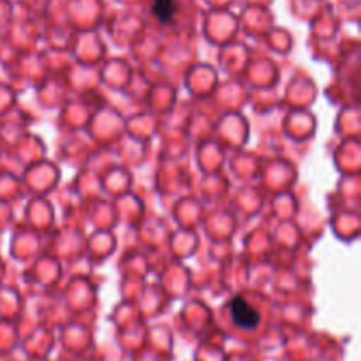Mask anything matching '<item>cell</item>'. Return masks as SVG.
Wrapping results in <instances>:
<instances>
[{
  "label": "cell",
  "instance_id": "7a4b0ae2",
  "mask_svg": "<svg viewBox=\"0 0 361 361\" xmlns=\"http://www.w3.org/2000/svg\"><path fill=\"white\" fill-rule=\"evenodd\" d=\"M152 13L157 18L161 23H168L176 13V2L175 0H154L152 6Z\"/></svg>",
  "mask_w": 361,
  "mask_h": 361
},
{
  "label": "cell",
  "instance_id": "6da1fadb",
  "mask_svg": "<svg viewBox=\"0 0 361 361\" xmlns=\"http://www.w3.org/2000/svg\"><path fill=\"white\" fill-rule=\"evenodd\" d=\"M229 312H231L233 323L242 330H256L261 323V316L254 307L245 302V298L236 296L229 303Z\"/></svg>",
  "mask_w": 361,
  "mask_h": 361
}]
</instances>
